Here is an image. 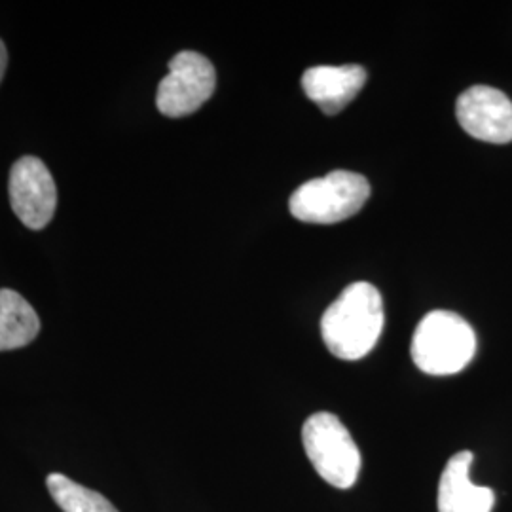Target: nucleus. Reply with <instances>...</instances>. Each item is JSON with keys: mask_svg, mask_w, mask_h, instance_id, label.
<instances>
[{"mask_svg": "<svg viewBox=\"0 0 512 512\" xmlns=\"http://www.w3.org/2000/svg\"><path fill=\"white\" fill-rule=\"evenodd\" d=\"M366 71L361 65H319L302 76V90L325 114H338L363 90Z\"/></svg>", "mask_w": 512, "mask_h": 512, "instance_id": "nucleus-8", "label": "nucleus"}, {"mask_svg": "<svg viewBox=\"0 0 512 512\" xmlns=\"http://www.w3.org/2000/svg\"><path fill=\"white\" fill-rule=\"evenodd\" d=\"M370 198V184L353 171H332L302 184L291 198L294 219L310 224H334L357 215Z\"/></svg>", "mask_w": 512, "mask_h": 512, "instance_id": "nucleus-4", "label": "nucleus"}, {"mask_svg": "<svg viewBox=\"0 0 512 512\" xmlns=\"http://www.w3.org/2000/svg\"><path fill=\"white\" fill-rule=\"evenodd\" d=\"M410 353L425 374H458L475 357V330L454 311H431L416 327Z\"/></svg>", "mask_w": 512, "mask_h": 512, "instance_id": "nucleus-2", "label": "nucleus"}, {"mask_svg": "<svg viewBox=\"0 0 512 512\" xmlns=\"http://www.w3.org/2000/svg\"><path fill=\"white\" fill-rule=\"evenodd\" d=\"M6 65H8V52H6V46H4V42L0 40V80H2V76H4Z\"/></svg>", "mask_w": 512, "mask_h": 512, "instance_id": "nucleus-12", "label": "nucleus"}, {"mask_svg": "<svg viewBox=\"0 0 512 512\" xmlns=\"http://www.w3.org/2000/svg\"><path fill=\"white\" fill-rule=\"evenodd\" d=\"M302 442L317 475L330 486L348 490L361 471V452L348 427L330 412H317L302 427Z\"/></svg>", "mask_w": 512, "mask_h": 512, "instance_id": "nucleus-3", "label": "nucleus"}, {"mask_svg": "<svg viewBox=\"0 0 512 512\" xmlns=\"http://www.w3.org/2000/svg\"><path fill=\"white\" fill-rule=\"evenodd\" d=\"M461 128L478 141L505 145L512 141V101L490 86H473L456 103Z\"/></svg>", "mask_w": 512, "mask_h": 512, "instance_id": "nucleus-7", "label": "nucleus"}, {"mask_svg": "<svg viewBox=\"0 0 512 512\" xmlns=\"http://www.w3.org/2000/svg\"><path fill=\"white\" fill-rule=\"evenodd\" d=\"M40 332L33 306L12 289H0V351L29 346Z\"/></svg>", "mask_w": 512, "mask_h": 512, "instance_id": "nucleus-10", "label": "nucleus"}, {"mask_svg": "<svg viewBox=\"0 0 512 512\" xmlns=\"http://www.w3.org/2000/svg\"><path fill=\"white\" fill-rule=\"evenodd\" d=\"M384 323L382 294L374 285L357 281L327 308L321 319V334L332 355L357 361L378 344Z\"/></svg>", "mask_w": 512, "mask_h": 512, "instance_id": "nucleus-1", "label": "nucleus"}, {"mask_svg": "<svg viewBox=\"0 0 512 512\" xmlns=\"http://www.w3.org/2000/svg\"><path fill=\"white\" fill-rule=\"evenodd\" d=\"M46 486L63 512H120L105 495L80 486L65 475H48Z\"/></svg>", "mask_w": 512, "mask_h": 512, "instance_id": "nucleus-11", "label": "nucleus"}, {"mask_svg": "<svg viewBox=\"0 0 512 512\" xmlns=\"http://www.w3.org/2000/svg\"><path fill=\"white\" fill-rule=\"evenodd\" d=\"M10 202L18 219L31 230H42L54 219L57 188L50 169L35 156H23L10 171Z\"/></svg>", "mask_w": 512, "mask_h": 512, "instance_id": "nucleus-6", "label": "nucleus"}, {"mask_svg": "<svg viewBox=\"0 0 512 512\" xmlns=\"http://www.w3.org/2000/svg\"><path fill=\"white\" fill-rule=\"evenodd\" d=\"M217 86L213 63L198 52H179L169 61V74L158 86L156 107L169 118H183L211 99Z\"/></svg>", "mask_w": 512, "mask_h": 512, "instance_id": "nucleus-5", "label": "nucleus"}, {"mask_svg": "<svg viewBox=\"0 0 512 512\" xmlns=\"http://www.w3.org/2000/svg\"><path fill=\"white\" fill-rule=\"evenodd\" d=\"M473 452L463 450L452 456L439 482V512H492L495 494L492 488L475 486L469 469Z\"/></svg>", "mask_w": 512, "mask_h": 512, "instance_id": "nucleus-9", "label": "nucleus"}]
</instances>
